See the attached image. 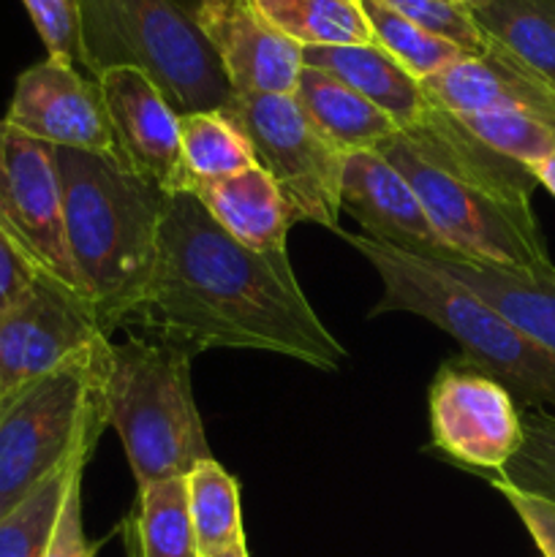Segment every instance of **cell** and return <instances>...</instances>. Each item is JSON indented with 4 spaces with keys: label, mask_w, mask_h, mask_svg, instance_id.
<instances>
[{
    "label": "cell",
    "mask_w": 555,
    "mask_h": 557,
    "mask_svg": "<svg viewBox=\"0 0 555 557\" xmlns=\"http://www.w3.org/2000/svg\"><path fill=\"white\" fill-rule=\"evenodd\" d=\"M112 341H98L0 397V520L101 438Z\"/></svg>",
    "instance_id": "obj_4"
},
{
    "label": "cell",
    "mask_w": 555,
    "mask_h": 557,
    "mask_svg": "<svg viewBox=\"0 0 555 557\" xmlns=\"http://www.w3.org/2000/svg\"><path fill=\"white\" fill-rule=\"evenodd\" d=\"M79 63L145 71L177 114L218 112L234 96L215 49L183 0H76Z\"/></svg>",
    "instance_id": "obj_6"
},
{
    "label": "cell",
    "mask_w": 555,
    "mask_h": 557,
    "mask_svg": "<svg viewBox=\"0 0 555 557\" xmlns=\"http://www.w3.org/2000/svg\"><path fill=\"white\" fill-rule=\"evenodd\" d=\"M218 112L226 114L254 150L256 163L292 205L297 221L337 232L343 152L310 123L294 96L234 92Z\"/></svg>",
    "instance_id": "obj_8"
},
{
    "label": "cell",
    "mask_w": 555,
    "mask_h": 557,
    "mask_svg": "<svg viewBox=\"0 0 555 557\" xmlns=\"http://www.w3.org/2000/svg\"><path fill=\"white\" fill-rule=\"evenodd\" d=\"M335 234L359 256H365V261L381 277L384 294L373 305L368 319L381 313L422 315L460 343L468 362L504 384L520 411L550 408L555 413V359L528 341L498 310L490 308L477 292L441 270L435 261L414 259L400 250L373 243L365 234H351L343 228H337Z\"/></svg>",
    "instance_id": "obj_3"
},
{
    "label": "cell",
    "mask_w": 555,
    "mask_h": 557,
    "mask_svg": "<svg viewBox=\"0 0 555 557\" xmlns=\"http://www.w3.org/2000/svg\"><path fill=\"white\" fill-rule=\"evenodd\" d=\"M0 228L49 281L82 297L63 234L54 147L0 120Z\"/></svg>",
    "instance_id": "obj_10"
},
{
    "label": "cell",
    "mask_w": 555,
    "mask_h": 557,
    "mask_svg": "<svg viewBox=\"0 0 555 557\" xmlns=\"http://www.w3.org/2000/svg\"><path fill=\"white\" fill-rule=\"evenodd\" d=\"M190 194L201 201L212 221L245 248L256 253L286 250L288 228L297 223V215L261 166H250L215 183H199Z\"/></svg>",
    "instance_id": "obj_18"
},
{
    "label": "cell",
    "mask_w": 555,
    "mask_h": 557,
    "mask_svg": "<svg viewBox=\"0 0 555 557\" xmlns=\"http://www.w3.org/2000/svg\"><path fill=\"white\" fill-rule=\"evenodd\" d=\"M196 3H207V0H196Z\"/></svg>",
    "instance_id": "obj_39"
},
{
    "label": "cell",
    "mask_w": 555,
    "mask_h": 557,
    "mask_svg": "<svg viewBox=\"0 0 555 557\" xmlns=\"http://www.w3.org/2000/svg\"><path fill=\"white\" fill-rule=\"evenodd\" d=\"M457 3H460V5H466V9H473V5H477L479 0H457Z\"/></svg>",
    "instance_id": "obj_38"
},
{
    "label": "cell",
    "mask_w": 555,
    "mask_h": 557,
    "mask_svg": "<svg viewBox=\"0 0 555 557\" xmlns=\"http://www.w3.org/2000/svg\"><path fill=\"white\" fill-rule=\"evenodd\" d=\"M212 557H250L248 555V544H245V539H239V542L234 544V547L223 549L221 555H212Z\"/></svg>",
    "instance_id": "obj_37"
},
{
    "label": "cell",
    "mask_w": 555,
    "mask_h": 557,
    "mask_svg": "<svg viewBox=\"0 0 555 557\" xmlns=\"http://www.w3.org/2000/svg\"><path fill=\"white\" fill-rule=\"evenodd\" d=\"M188 487V511L194 525L199 557L221 555L234 547L243 533V509H239V484L221 462L201 460L185 476Z\"/></svg>",
    "instance_id": "obj_25"
},
{
    "label": "cell",
    "mask_w": 555,
    "mask_h": 557,
    "mask_svg": "<svg viewBox=\"0 0 555 557\" xmlns=\"http://www.w3.org/2000/svg\"><path fill=\"white\" fill-rule=\"evenodd\" d=\"M294 98L310 123L321 131V136L343 156L379 150L390 136L400 131L368 98L319 69L305 65Z\"/></svg>",
    "instance_id": "obj_21"
},
{
    "label": "cell",
    "mask_w": 555,
    "mask_h": 557,
    "mask_svg": "<svg viewBox=\"0 0 555 557\" xmlns=\"http://www.w3.org/2000/svg\"><path fill=\"white\" fill-rule=\"evenodd\" d=\"M180 147L188 190L259 166L243 131L223 112L180 114Z\"/></svg>",
    "instance_id": "obj_26"
},
{
    "label": "cell",
    "mask_w": 555,
    "mask_h": 557,
    "mask_svg": "<svg viewBox=\"0 0 555 557\" xmlns=\"http://www.w3.org/2000/svg\"><path fill=\"white\" fill-rule=\"evenodd\" d=\"M131 321L190 357L267 351L326 373L348 359L310 308L286 250L239 245L190 190L166 196L156 272Z\"/></svg>",
    "instance_id": "obj_1"
},
{
    "label": "cell",
    "mask_w": 555,
    "mask_h": 557,
    "mask_svg": "<svg viewBox=\"0 0 555 557\" xmlns=\"http://www.w3.org/2000/svg\"><path fill=\"white\" fill-rule=\"evenodd\" d=\"M479 30L555 90V0H479Z\"/></svg>",
    "instance_id": "obj_22"
},
{
    "label": "cell",
    "mask_w": 555,
    "mask_h": 557,
    "mask_svg": "<svg viewBox=\"0 0 555 557\" xmlns=\"http://www.w3.org/2000/svg\"><path fill=\"white\" fill-rule=\"evenodd\" d=\"M400 136L419 158L433 163L441 172L466 180L501 201H509L515 207H531V194L539 185L531 169L490 150L462 125L457 114L430 103L422 120L411 128L400 131Z\"/></svg>",
    "instance_id": "obj_17"
},
{
    "label": "cell",
    "mask_w": 555,
    "mask_h": 557,
    "mask_svg": "<svg viewBox=\"0 0 555 557\" xmlns=\"http://www.w3.org/2000/svg\"><path fill=\"white\" fill-rule=\"evenodd\" d=\"M3 123L54 150L114 156L101 87L65 60L47 58L16 76Z\"/></svg>",
    "instance_id": "obj_11"
},
{
    "label": "cell",
    "mask_w": 555,
    "mask_h": 557,
    "mask_svg": "<svg viewBox=\"0 0 555 557\" xmlns=\"http://www.w3.org/2000/svg\"><path fill=\"white\" fill-rule=\"evenodd\" d=\"M303 63L335 76L373 107H379L400 131L411 128L430 109L422 82L408 74L379 44L351 47H305Z\"/></svg>",
    "instance_id": "obj_19"
},
{
    "label": "cell",
    "mask_w": 555,
    "mask_h": 557,
    "mask_svg": "<svg viewBox=\"0 0 555 557\" xmlns=\"http://www.w3.org/2000/svg\"><path fill=\"white\" fill-rule=\"evenodd\" d=\"M96 82L101 87L118 161L166 196L188 190L180 147V114L156 82L134 65L101 71Z\"/></svg>",
    "instance_id": "obj_12"
},
{
    "label": "cell",
    "mask_w": 555,
    "mask_h": 557,
    "mask_svg": "<svg viewBox=\"0 0 555 557\" xmlns=\"http://www.w3.org/2000/svg\"><path fill=\"white\" fill-rule=\"evenodd\" d=\"M190 359L172 343L139 335L109 351L103 419L123 444L136 490L188 476L212 457L190 384Z\"/></svg>",
    "instance_id": "obj_5"
},
{
    "label": "cell",
    "mask_w": 555,
    "mask_h": 557,
    "mask_svg": "<svg viewBox=\"0 0 555 557\" xmlns=\"http://www.w3.org/2000/svg\"><path fill=\"white\" fill-rule=\"evenodd\" d=\"M511 326L555 359V267L553 261L533 270L479 264V261H435Z\"/></svg>",
    "instance_id": "obj_20"
},
{
    "label": "cell",
    "mask_w": 555,
    "mask_h": 557,
    "mask_svg": "<svg viewBox=\"0 0 555 557\" xmlns=\"http://www.w3.org/2000/svg\"><path fill=\"white\" fill-rule=\"evenodd\" d=\"M375 3L386 5L395 14L411 20L414 25L446 38V41L460 47L471 58L484 54L490 44L488 36L473 22L471 11L457 3V0H375Z\"/></svg>",
    "instance_id": "obj_31"
},
{
    "label": "cell",
    "mask_w": 555,
    "mask_h": 557,
    "mask_svg": "<svg viewBox=\"0 0 555 557\" xmlns=\"http://www.w3.org/2000/svg\"><path fill=\"white\" fill-rule=\"evenodd\" d=\"M76 473H85V462L54 473L0 520V557H44L60 506Z\"/></svg>",
    "instance_id": "obj_28"
},
{
    "label": "cell",
    "mask_w": 555,
    "mask_h": 557,
    "mask_svg": "<svg viewBox=\"0 0 555 557\" xmlns=\"http://www.w3.org/2000/svg\"><path fill=\"white\" fill-rule=\"evenodd\" d=\"M54 156L71 267L98 330L112 337L147 297L166 194L114 156L82 150H54Z\"/></svg>",
    "instance_id": "obj_2"
},
{
    "label": "cell",
    "mask_w": 555,
    "mask_h": 557,
    "mask_svg": "<svg viewBox=\"0 0 555 557\" xmlns=\"http://www.w3.org/2000/svg\"><path fill=\"white\" fill-rule=\"evenodd\" d=\"M422 90L444 112H522L555 125L553 87L493 41L479 58H462L428 76Z\"/></svg>",
    "instance_id": "obj_16"
},
{
    "label": "cell",
    "mask_w": 555,
    "mask_h": 557,
    "mask_svg": "<svg viewBox=\"0 0 555 557\" xmlns=\"http://www.w3.org/2000/svg\"><path fill=\"white\" fill-rule=\"evenodd\" d=\"M531 172H533V177H536V183L542 185V188H547L550 196L555 199V156L547 158V161L536 163Z\"/></svg>",
    "instance_id": "obj_36"
},
{
    "label": "cell",
    "mask_w": 555,
    "mask_h": 557,
    "mask_svg": "<svg viewBox=\"0 0 555 557\" xmlns=\"http://www.w3.org/2000/svg\"><path fill=\"white\" fill-rule=\"evenodd\" d=\"M341 212L362 226L365 237L386 248L422 261H460L439 237L406 177L379 152L343 158Z\"/></svg>",
    "instance_id": "obj_14"
},
{
    "label": "cell",
    "mask_w": 555,
    "mask_h": 557,
    "mask_svg": "<svg viewBox=\"0 0 555 557\" xmlns=\"http://www.w3.org/2000/svg\"><path fill=\"white\" fill-rule=\"evenodd\" d=\"M484 479H488V482L504 495L506 504L515 509V515L520 517L526 531L531 533L533 544H536L542 557H555V504L539 498V495L526 493V490L511 487V484L501 482L498 476H484Z\"/></svg>",
    "instance_id": "obj_34"
},
{
    "label": "cell",
    "mask_w": 555,
    "mask_h": 557,
    "mask_svg": "<svg viewBox=\"0 0 555 557\" xmlns=\"http://www.w3.org/2000/svg\"><path fill=\"white\" fill-rule=\"evenodd\" d=\"M278 33L299 47L373 44L359 0H250Z\"/></svg>",
    "instance_id": "obj_24"
},
{
    "label": "cell",
    "mask_w": 555,
    "mask_h": 557,
    "mask_svg": "<svg viewBox=\"0 0 555 557\" xmlns=\"http://www.w3.org/2000/svg\"><path fill=\"white\" fill-rule=\"evenodd\" d=\"M455 114V112H452ZM468 131L490 150L533 169L555 156V125L522 112L457 114Z\"/></svg>",
    "instance_id": "obj_29"
},
{
    "label": "cell",
    "mask_w": 555,
    "mask_h": 557,
    "mask_svg": "<svg viewBox=\"0 0 555 557\" xmlns=\"http://www.w3.org/2000/svg\"><path fill=\"white\" fill-rule=\"evenodd\" d=\"M33 27L47 47V58L79 63V16L76 0H22Z\"/></svg>",
    "instance_id": "obj_32"
},
{
    "label": "cell",
    "mask_w": 555,
    "mask_h": 557,
    "mask_svg": "<svg viewBox=\"0 0 555 557\" xmlns=\"http://www.w3.org/2000/svg\"><path fill=\"white\" fill-rule=\"evenodd\" d=\"M194 14L234 92L294 96L305 69L303 47L278 33L250 0H207L194 5Z\"/></svg>",
    "instance_id": "obj_15"
},
{
    "label": "cell",
    "mask_w": 555,
    "mask_h": 557,
    "mask_svg": "<svg viewBox=\"0 0 555 557\" xmlns=\"http://www.w3.org/2000/svg\"><path fill=\"white\" fill-rule=\"evenodd\" d=\"M109 341L82 297L49 277L0 315V397L49 373L82 348Z\"/></svg>",
    "instance_id": "obj_13"
},
{
    "label": "cell",
    "mask_w": 555,
    "mask_h": 557,
    "mask_svg": "<svg viewBox=\"0 0 555 557\" xmlns=\"http://www.w3.org/2000/svg\"><path fill=\"white\" fill-rule=\"evenodd\" d=\"M359 5H362L370 30H373V44H379L390 58H395L419 82L439 74L457 60L471 58L452 41L414 25L411 20L395 14L375 0H359Z\"/></svg>",
    "instance_id": "obj_27"
},
{
    "label": "cell",
    "mask_w": 555,
    "mask_h": 557,
    "mask_svg": "<svg viewBox=\"0 0 555 557\" xmlns=\"http://www.w3.org/2000/svg\"><path fill=\"white\" fill-rule=\"evenodd\" d=\"M123 539L128 557H199L185 476L136 490Z\"/></svg>",
    "instance_id": "obj_23"
},
{
    "label": "cell",
    "mask_w": 555,
    "mask_h": 557,
    "mask_svg": "<svg viewBox=\"0 0 555 557\" xmlns=\"http://www.w3.org/2000/svg\"><path fill=\"white\" fill-rule=\"evenodd\" d=\"M44 277L30 259L14 245V239L0 228V315L14 308L27 292Z\"/></svg>",
    "instance_id": "obj_35"
},
{
    "label": "cell",
    "mask_w": 555,
    "mask_h": 557,
    "mask_svg": "<svg viewBox=\"0 0 555 557\" xmlns=\"http://www.w3.org/2000/svg\"><path fill=\"white\" fill-rule=\"evenodd\" d=\"M381 158L406 177L422 201L439 237L460 261L533 270L550 264L542 232L531 207H515L488 190L441 172L419 158L397 131L379 147Z\"/></svg>",
    "instance_id": "obj_7"
},
{
    "label": "cell",
    "mask_w": 555,
    "mask_h": 557,
    "mask_svg": "<svg viewBox=\"0 0 555 557\" xmlns=\"http://www.w3.org/2000/svg\"><path fill=\"white\" fill-rule=\"evenodd\" d=\"M428 408L433 449L455 466L493 476L520 451V406L504 384L462 354L435 370Z\"/></svg>",
    "instance_id": "obj_9"
},
{
    "label": "cell",
    "mask_w": 555,
    "mask_h": 557,
    "mask_svg": "<svg viewBox=\"0 0 555 557\" xmlns=\"http://www.w3.org/2000/svg\"><path fill=\"white\" fill-rule=\"evenodd\" d=\"M98 547L101 542H90L82 525V473H76L60 506L44 557H96Z\"/></svg>",
    "instance_id": "obj_33"
},
{
    "label": "cell",
    "mask_w": 555,
    "mask_h": 557,
    "mask_svg": "<svg viewBox=\"0 0 555 557\" xmlns=\"http://www.w3.org/2000/svg\"><path fill=\"white\" fill-rule=\"evenodd\" d=\"M501 482L555 504V413L522 411V446L498 473Z\"/></svg>",
    "instance_id": "obj_30"
}]
</instances>
